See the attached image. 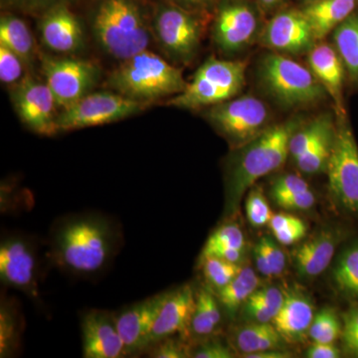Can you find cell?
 Returning <instances> with one entry per match:
<instances>
[{
  "mask_svg": "<svg viewBox=\"0 0 358 358\" xmlns=\"http://www.w3.org/2000/svg\"><path fill=\"white\" fill-rule=\"evenodd\" d=\"M245 207H246L247 218L250 224L255 228L268 225L274 215L260 187L250 190Z\"/></svg>",
  "mask_w": 358,
  "mask_h": 358,
  "instance_id": "35",
  "label": "cell"
},
{
  "mask_svg": "<svg viewBox=\"0 0 358 358\" xmlns=\"http://www.w3.org/2000/svg\"><path fill=\"white\" fill-rule=\"evenodd\" d=\"M341 338L345 353L358 357V306H355L343 315Z\"/></svg>",
  "mask_w": 358,
  "mask_h": 358,
  "instance_id": "39",
  "label": "cell"
},
{
  "mask_svg": "<svg viewBox=\"0 0 358 358\" xmlns=\"http://www.w3.org/2000/svg\"><path fill=\"white\" fill-rule=\"evenodd\" d=\"M41 36L47 47L59 53H73L83 44V30L67 7L52 6L42 20Z\"/></svg>",
  "mask_w": 358,
  "mask_h": 358,
  "instance_id": "21",
  "label": "cell"
},
{
  "mask_svg": "<svg viewBox=\"0 0 358 358\" xmlns=\"http://www.w3.org/2000/svg\"><path fill=\"white\" fill-rule=\"evenodd\" d=\"M263 253L265 254L271 268H272L274 277L282 275L287 266V258L279 245L275 244L274 240L268 237H264L257 243Z\"/></svg>",
  "mask_w": 358,
  "mask_h": 358,
  "instance_id": "40",
  "label": "cell"
},
{
  "mask_svg": "<svg viewBox=\"0 0 358 358\" xmlns=\"http://www.w3.org/2000/svg\"><path fill=\"white\" fill-rule=\"evenodd\" d=\"M36 251L28 240L20 236L6 238L0 246V279L11 288L38 298Z\"/></svg>",
  "mask_w": 358,
  "mask_h": 358,
  "instance_id": "13",
  "label": "cell"
},
{
  "mask_svg": "<svg viewBox=\"0 0 358 358\" xmlns=\"http://www.w3.org/2000/svg\"><path fill=\"white\" fill-rule=\"evenodd\" d=\"M15 313L13 312V308L9 306L1 305L0 310V355L6 357L13 353L16 348V343L18 341V322Z\"/></svg>",
  "mask_w": 358,
  "mask_h": 358,
  "instance_id": "36",
  "label": "cell"
},
{
  "mask_svg": "<svg viewBox=\"0 0 358 358\" xmlns=\"http://www.w3.org/2000/svg\"><path fill=\"white\" fill-rule=\"evenodd\" d=\"M148 350H150V357L155 358H185L192 357V355L183 339L174 338V336L157 341Z\"/></svg>",
  "mask_w": 358,
  "mask_h": 358,
  "instance_id": "38",
  "label": "cell"
},
{
  "mask_svg": "<svg viewBox=\"0 0 358 358\" xmlns=\"http://www.w3.org/2000/svg\"><path fill=\"white\" fill-rule=\"evenodd\" d=\"M219 303L210 289L197 292L189 333L197 336H208L217 329L222 319Z\"/></svg>",
  "mask_w": 358,
  "mask_h": 358,
  "instance_id": "28",
  "label": "cell"
},
{
  "mask_svg": "<svg viewBox=\"0 0 358 358\" xmlns=\"http://www.w3.org/2000/svg\"><path fill=\"white\" fill-rule=\"evenodd\" d=\"M245 237L243 231L236 224H226L214 231L207 240L201 258L213 255L217 251L224 249L245 250Z\"/></svg>",
  "mask_w": 358,
  "mask_h": 358,
  "instance_id": "34",
  "label": "cell"
},
{
  "mask_svg": "<svg viewBox=\"0 0 358 358\" xmlns=\"http://www.w3.org/2000/svg\"><path fill=\"white\" fill-rule=\"evenodd\" d=\"M343 324L333 308H322L315 313L308 336L313 343H334L341 336Z\"/></svg>",
  "mask_w": 358,
  "mask_h": 358,
  "instance_id": "32",
  "label": "cell"
},
{
  "mask_svg": "<svg viewBox=\"0 0 358 358\" xmlns=\"http://www.w3.org/2000/svg\"><path fill=\"white\" fill-rule=\"evenodd\" d=\"M13 102L16 113L28 128L43 136L58 131V107L50 88L32 77H25L13 89Z\"/></svg>",
  "mask_w": 358,
  "mask_h": 358,
  "instance_id": "12",
  "label": "cell"
},
{
  "mask_svg": "<svg viewBox=\"0 0 358 358\" xmlns=\"http://www.w3.org/2000/svg\"><path fill=\"white\" fill-rule=\"evenodd\" d=\"M345 235L341 228L327 227L294 250V267L299 277L310 280L324 273Z\"/></svg>",
  "mask_w": 358,
  "mask_h": 358,
  "instance_id": "19",
  "label": "cell"
},
{
  "mask_svg": "<svg viewBox=\"0 0 358 358\" xmlns=\"http://www.w3.org/2000/svg\"><path fill=\"white\" fill-rule=\"evenodd\" d=\"M336 131L327 134L305 155L294 160L301 171L307 174H317L327 171L331 152H333Z\"/></svg>",
  "mask_w": 358,
  "mask_h": 358,
  "instance_id": "31",
  "label": "cell"
},
{
  "mask_svg": "<svg viewBox=\"0 0 358 358\" xmlns=\"http://www.w3.org/2000/svg\"><path fill=\"white\" fill-rule=\"evenodd\" d=\"M245 358H289L292 357V353L284 350H266V352L252 353L245 355Z\"/></svg>",
  "mask_w": 358,
  "mask_h": 358,
  "instance_id": "51",
  "label": "cell"
},
{
  "mask_svg": "<svg viewBox=\"0 0 358 358\" xmlns=\"http://www.w3.org/2000/svg\"><path fill=\"white\" fill-rule=\"evenodd\" d=\"M287 341L273 324L253 322L239 327L233 336L232 343L242 357L266 350H282Z\"/></svg>",
  "mask_w": 358,
  "mask_h": 358,
  "instance_id": "24",
  "label": "cell"
},
{
  "mask_svg": "<svg viewBox=\"0 0 358 358\" xmlns=\"http://www.w3.org/2000/svg\"><path fill=\"white\" fill-rule=\"evenodd\" d=\"M176 6L194 13L195 11L203 10L208 6L210 0H173Z\"/></svg>",
  "mask_w": 358,
  "mask_h": 358,
  "instance_id": "49",
  "label": "cell"
},
{
  "mask_svg": "<svg viewBox=\"0 0 358 358\" xmlns=\"http://www.w3.org/2000/svg\"><path fill=\"white\" fill-rule=\"evenodd\" d=\"M308 68L317 81L326 90L327 95L333 99L336 115H346L343 103V77L345 66L331 45L320 43L308 51Z\"/></svg>",
  "mask_w": 358,
  "mask_h": 358,
  "instance_id": "20",
  "label": "cell"
},
{
  "mask_svg": "<svg viewBox=\"0 0 358 358\" xmlns=\"http://www.w3.org/2000/svg\"><path fill=\"white\" fill-rule=\"evenodd\" d=\"M254 259H255L256 267L261 274L268 278L274 277L272 268H271L265 254L263 253L262 250L258 245H256L255 248H254Z\"/></svg>",
  "mask_w": 358,
  "mask_h": 358,
  "instance_id": "48",
  "label": "cell"
},
{
  "mask_svg": "<svg viewBox=\"0 0 358 358\" xmlns=\"http://www.w3.org/2000/svg\"><path fill=\"white\" fill-rule=\"evenodd\" d=\"M0 45L17 54L25 64L34 55V41L24 21L13 15L2 16L0 20Z\"/></svg>",
  "mask_w": 358,
  "mask_h": 358,
  "instance_id": "27",
  "label": "cell"
},
{
  "mask_svg": "<svg viewBox=\"0 0 358 358\" xmlns=\"http://www.w3.org/2000/svg\"><path fill=\"white\" fill-rule=\"evenodd\" d=\"M201 263L209 289H216L217 293L236 277L242 268L239 264L228 262L217 257H203Z\"/></svg>",
  "mask_w": 358,
  "mask_h": 358,
  "instance_id": "33",
  "label": "cell"
},
{
  "mask_svg": "<svg viewBox=\"0 0 358 358\" xmlns=\"http://www.w3.org/2000/svg\"><path fill=\"white\" fill-rule=\"evenodd\" d=\"M109 85L121 95L143 103L178 95L187 86L180 69L147 50L122 61L110 75Z\"/></svg>",
  "mask_w": 358,
  "mask_h": 358,
  "instance_id": "3",
  "label": "cell"
},
{
  "mask_svg": "<svg viewBox=\"0 0 358 358\" xmlns=\"http://www.w3.org/2000/svg\"><path fill=\"white\" fill-rule=\"evenodd\" d=\"M336 124L329 115L315 117L306 126L300 127L289 141V155L294 160L305 155L327 134L336 131Z\"/></svg>",
  "mask_w": 358,
  "mask_h": 358,
  "instance_id": "30",
  "label": "cell"
},
{
  "mask_svg": "<svg viewBox=\"0 0 358 358\" xmlns=\"http://www.w3.org/2000/svg\"><path fill=\"white\" fill-rule=\"evenodd\" d=\"M279 1L280 0H259V2H260L262 6L267 7L275 6V4H277Z\"/></svg>",
  "mask_w": 358,
  "mask_h": 358,
  "instance_id": "52",
  "label": "cell"
},
{
  "mask_svg": "<svg viewBox=\"0 0 358 358\" xmlns=\"http://www.w3.org/2000/svg\"><path fill=\"white\" fill-rule=\"evenodd\" d=\"M274 200L275 203L287 210H310L315 204V194L310 189L285 195Z\"/></svg>",
  "mask_w": 358,
  "mask_h": 358,
  "instance_id": "42",
  "label": "cell"
},
{
  "mask_svg": "<svg viewBox=\"0 0 358 358\" xmlns=\"http://www.w3.org/2000/svg\"><path fill=\"white\" fill-rule=\"evenodd\" d=\"M334 48L353 81H358V14H352L334 30Z\"/></svg>",
  "mask_w": 358,
  "mask_h": 358,
  "instance_id": "26",
  "label": "cell"
},
{
  "mask_svg": "<svg viewBox=\"0 0 358 358\" xmlns=\"http://www.w3.org/2000/svg\"><path fill=\"white\" fill-rule=\"evenodd\" d=\"M9 1L23 8L39 9L42 7L53 6L60 0H9Z\"/></svg>",
  "mask_w": 358,
  "mask_h": 358,
  "instance_id": "50",
  "label": "cell"
},
{
  "mask_svg": "<svg viewBox=\"0 0 358 358\" xmlns=\"http://www.w3.org/2000/svg\"><path fill=\"white\" fill-rule=\"evenodd\" d=\"M167 292L134 303L115 315L117 329L127 355L145 352L150 331L166 298Z\"/></svg>",
  "mask_w": 358,
  "mask_h": 358,
  "instance_id": "16",
  "label": "cell"
},
{
  "mask_svg": "<svg viewBox=\"0 0 358 358\" xmlns=\"http://www.w3.org/2000/svg\"><path fill=\"white\" fill-rule=\"evenodd\" d=\"M42 70L58 107L63 110L88 95L99 74L93 63L77 59L43 57Z\"/></svg>",
  "mask_w": 358,
  "mask_h": 358,
  "instance_id": "10",
  "label": "cell"
},
{
  "mask_svg": "<svg viewBox=\"0 0 358 358\" xmlns=\"http://www.w3.org/2000/svg\"><path fill=\"white\" fill-rule=\"evenodd\" d=\"M333 282L339 294L358 299V242L339 255L333 270Z\"/></svg>",
  "mask_w": 358,
  "mask_h": 358,
  "instance_id": "29",
  "label": "cell"
},
{
  "mask_svg": "<svg viewBox=\"0 0 358 358\" xmlns=\"http://www.w3.org/2000/svg\"><path fill=\"white\" fill-rule=\"evenodd\" d=\"M272 115L268 106L254 96L212 106L208 112L211 124L234 145L241 148L271 127Z\"/></svg>",
  "mask_w": 358,
  "mask_h": 358,
  "instance_id": "8",
  "label": "cell"
},
{
  "mask_svg": "<svg viewBox=\"0 0 358 358\" xmlns=\"http://www.w3.org/2000/svg\"><path fill=\"white\" fill-rule=\"evenodd\" d=\"M115 245L117 234L109 221L77 216L58 226L52 241V258L73 274L93 275L110 262Z\"/></svg>",
  "mask_w": 358,
  "mask_h": 358,
  "instance_id": "2",
  "label": "cell"
},
{
  "mask_svg": "<svg viewBox=\"0 0 358 358\" xmlns=\"http://www.w3.org/2000/svg\"><path fill=\"white\" fill-rule=\"evenodd\" d=\"M94 32L103 50L122 61L147 50L150 41L147 24L131 0H103L94 18Z\"/></svg>",
  "mask_w": 358,
  "mask_h": 358,
  "instance_id": "4",
  "label": "cell"
},
{
  "mask_svg": "<svg viewBox=\"0 0 358 358\" xmlns=\"http://www.w3.org/2000/svg\"><path fill=\"white\" fill-rule=\"evenodd\" d=\"M145 103L121 94L100 92L88 94L58 115V131H74L121 121L141 112Z\"/></svg>",
  "mask_w": 358,
  "mask_h": 358,
  "instance_id": "9",
  "label": "cell"
},
{
  "mask_svg": "<svg viewBox=\"0 0 358 358\" xmlns=\"http://www.w3.org/2000/svg\"><path fill=\"white\" fill-rule=\"evenodd\" d=\"M259 75L268 93L285 107H307L329 96L310 68L281 53L266 55Z\"/></svg>",
  "mask_w": 358,
  "mask_h": 358,
  "instance_id": "6",
  "label": "cell"
},
{
  "mask_svg": "<svg viewBox=\"0 0 358 358\" xmlns=\"http://www.w3.org/2000/svg\"><path fill=\"white\" fill-rule=\"evenodd\" d=\"M327 173L334 204L345 213L358 216V147L346 115L338 117Z\"/></svg>",
  "mask_w": 358,
  "mask_h": 358,
  "instance_id": "7",
  "label": "cell"
},
{
  "mask_svg": "<svg viewBox=\"0 0 358 358\" xmlns=\"http://www.w3.org/2000/svg\"><path fill=\"white\" fill-rule=\"evenodd\" d=\"M160 45L176 60L187 62L196 53L201 25L193 13L178 6L162 7L155 18Z\"/></svg>",
  "mask_w": 358,
  "mask_h": 358,
  "instance_id": "11",
  "label": "cell"
},
{
  "mask_svg": "<svg viewBox=\"0 0 358 358\" xmlns=\"http://www.w3.org/2000/svg\"><path fill=\"white\" fill-rule=\"evenodd\" d=\"M355 0H313L303 10L315 40H322L352 15Z\"/></svg>",
  "mask_w": 358,
  "mask_h": 358,
  "instance_id": "23",
  "label": "cell"
},
{
  "mask_svg": "<svg viewBox=\"0 0 358 358\" xmlns=\"http://www.w3.org/2000/svg\"><path fill=\"white\" fill-rule=\"evenodd\" d=\"M246 67L244 61L210 57L195 72L185 91L173 96L167 105L195 110L229 101L243 88Z\"/></svg>",
  "mask_w": 358,
  "mask_h": 358,
  "instance_id": "5",
  "label": "cell"
},
{
  "mask_svg": "<svg viewBox=\"0 0 358 358\" xmlns=\"http://www.w3.org/2000/svg\"><path fill=\"white\" fill-rule=\"evenodd\" d=\"M301 126V120L291 119L273 124L243 147L236 148L226 178V214L237 213L245 193L258 179L277 171L289 155L292 136Z\"/></svg>",
  "mask_w": 358,
  "mask_h": 358,
  "instance_id": "1",
  "label": "cell"
},
{
  "mask_svg": "<svg viewBox=\"0 0 358 358\" xmlns=\"http://www.w3.org/2000/svg\"><path fill=\"white\" fill-rule=\"evenodd\" d=\"M248 301L265 303L280 312L285 301V292H282L277 287H266V288L257 289L255 293L250 296Z\"/></svg>",
  "mask_w": 358,
  "mask_h": 358,
  "instance_id": "46",
  "label": "cell"
},
{
  "mask_svg": "<svg viewBox=\"0 0 358 358\" xmlns=\"http://www.w3.org/2000/svg\"><path fill=\"white\" fill-rule=\"evenodd\" d=\"M258 286L259 279L253 268H241L236 277L218 292L217 298L226 313L234 317L235 313L258 289Z\"/></svg>",
  "mask_w": 358,
  "mask_h": 358,
  "instance_id": "25",
  "label": "cell"
},
{
  "mask_svg": "<svg viewBox=\"0 0 358 358\" xmlns=\"http://www.w3.org/2000/svg\"><path fill=\"white\" fill-rule=\"evenodd\" d=\"M313 317L310 298L300 289H292L285 292L284 303L272 324L287 343H299L308 336Z\"/></svg>",
  "mask_w": 358,
  "mask_h": 358,
  "instance_id": "22",
  "label": "cell"
},
{
  "mask_svg": "<svg viewBox=\"0 0 358 358\" xmlns=\"http://www.w3.org/2000/svg\"><path fill=\"white\" fill-rule=\"evenodd\" d=\"M85 358L128 357L117 329L115 315L106 310H90L82 320Z\"/></svg>",
  "mask_w": 358,
  "mask_h": 358,
  "instance_id": "17",
  "label": "cell"
},
{
  "mask_svg": "<svg viewBox=\"0 0 358 358\" xmlns=\"http://www.w3.org/2000/svg\"><path fill=\"white\" fill-rule=\"evenodd\" d=\"M315 40L312 26L303 11H285L273 17L262 32V43L286 54L310 51Z\"/></svg>",
  "mask_w": 358,
  "mask_h": 358,
  "instance_id": "15",
  "label": "cell"
},
{
  "mask_svg": "<svg viewBox=\"0 0 358 358\" xmlns=\"http://www.w3.org/2000/svg\"><path fill=\"white\" fill-rule=\"evenodd\" d=\"M310 189V185L305 179L296 174H286V176H280L277 180L273 183L272 193L273 199L285 196V195L293 194V193L305 192Z\"/></svg>",
  "mask_w": 358,
  "mask_h": 358,
  "instance_id": "41",
  "label": "cell"
},
{
  "mask_svg": "<svg viewBox=\"0 0 358 358\" xmlns=\"http://www.w3.org/2000/svg\"><path fill=\"white\" fill-rule=\"evenodd\" d=\"M234 352L229 346L220 341H207L192 352V357L195 358H232Z\"/></svg>",
  "mask_w": 358,
  "mask_h": 358,
  "instance_id": "45",
  "label": "cell"
},
{
  "mask_svg": "<svg viewBox=\"0 0 358 358\" xmlns=\"http://www.w3.org/2000/svg\"><path fill=\"white\" fill-rule=\"evenodd\" d=\"M196 303V293L189 285L167 292L159 315L150 331L148 348L157 341L180 334H189L193 312ZM147 348V350H148Z\"/></svg>",
  "mask_w": 358,
  "mask_h": 358,
  "instance_id": "18",
  "label": "cell"
},
{
  "mask_svg": "<svg viewBox=\"0 0 358 358\" xmlns=\"http://www.w3.org/2000/svg\"><path fill=\"white\" fill-rule=\"evenodd\" d=\"M306 357L308 358H338L341 357V350L334 343H313L308 348Z\"/></svg>",
  "mask_w": 358,
  "mask_h": 358,
  "instance_id": "47",
  "label": "cell"
},
{
  "mask_svg": "<svg viewBox=\"0 0 358 358\" xmlns=\"http://www.w3.org/2000/svg\"><path fill=\"white\" fill-rule=\"evenodd\" d=\"M22 60L14 52L0 45V80L2 83L13 84L20 81L23 74Z\"/></svg>",
  "mask_w": 358,
  "mask_h": 358,
  "instance_id": "37",
  "label": "cell"
},
{
  "mask_svg": "<svg viewBox=\"0 0 358 358\" xmlns=\"http://www.w3.org/2000/svg\"><path fill=\"white\" fill-rule=\"evenodd\" d=\"M279 310L262 303L247 301L244 303V315L253 322L272 324Z\"/></svg>",
  "mask_w": 358,
  "mask_h": 358,
  "instance_id": "43",
  "label": "cell"
},
{
  "mask_svg": "<svg viewBox=\"0 0 358 358\" xmlns=\"http://www.w3.org/2000/svg\"><path fill=\"white\" fill-rule=\"evenodd\" d=\"M258 16L249 4L232 1L219 9L213 25V38L221 50L235 53L246 48L258 33Z\"/></svg>",
  "mask_w": 358,
  "mask_h": 358,
  "instance_id": "14",
  "label": "cell"
},
{
  "mask_svg": "<svg viewBox=\"0 0 358 358\" xmlns=\"http://www.w3.org/2000/svg\"><path fill=\"white\" fill-rule=\"evenodd\" d=\"M307 233V226L301 220L300 218L296 219L294 222L289 224L282 229L273 233L280 244L284 246H289L300 241L306 236Z\"/></svg>",
  "mask_w": 358,
  "mask_h": 358,
  "instance_id": "44",
  "label": "cell"
}]
</instances>
